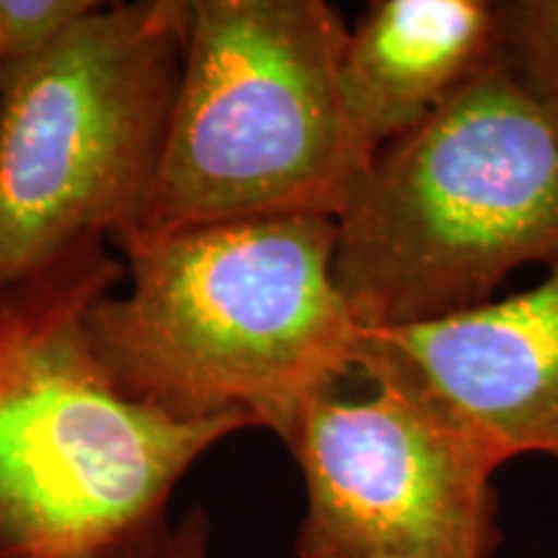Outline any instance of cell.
Masks as SVG:
<instances>
[{
	"label": "cell",
	"mask_w": 558,
	"mask_h": 558,
	"mask_svg": "<svg viewBox=\"0 0 558 558\" xmlns=\"http://www.w3.org/2000/svg\"><path fill=\"white\" fill-rule=\"evenodd\" d=\"M120 251L130 292L90 308L88 337L128 399L282 439L313 396L357 373L365 326L333 279V218L218 222Z\"/></svg>",
	"instance_id": "obj_1"
},
{
	"label": "cell",
	"mask_w": 558,
	"mask_h": 558,
	"mask_svg": "<svg viewBox=\"0 0 558 558\" xmlns=\"http://www.w3.org/2000/svg\"><path fill=\"white\" fill-rule=\"evenodd\" d=\"M122 271L96 241L0 290V558H166L179 481L254 427L169 416L114 386L88 313Z\"/></svg>",
	"instance_id": "obj_2"
},
{
	"label": "cell",
	"mask_w": 558,
	"mask_h": 558,
	"mask_svg": "<svg viewBox=\"0 0 558 558\" xmlns=\"http://www.w3.org/2000/svg\"><path fill=\"white\" fill-rule=\"evenodd\" d=\"M558 259V109L501 54L378 150L337 218L333 279L365 329L476 308Z\"/></svg>",
	"instance_id": "obj_3"
},
{
	"label": "cell",
	"mask_w": 558,
	"mask_h": 558,
	"mask_svg": "<svg viewBox=\"0 0 558 558\" xmlns=\"http://www.w3.org/2000/svg\"><path fill=\"white\" fill-rule=\"evenodd\" d=\"M347 34L326 0H190L169 130L128 241L288 215L337 220L369 163L341 104Z\"/></svg>",
	"instance_id": "obj_4"
},
{
	"label": "cell",
	"mask_w": 558,
	"mask_h": 558,
	"mask_svg": "<svg viewBox=\"0 0 558 558\" xmlns=\"http://www.w3.org/2000/svg\"><path fill=\"white\" fill-rule=\"evenodd\" d=\"M190 0L101 3L0 83V290L140 226L184 62Z\"/></svg>",
	"instance_id": "obj_5"
},
{
	"label": "cell",
	"mask_w": 558,
	"mask_h": 558,
	"mask_svg": "<svg viewBox=\"0 0 558 558\" xmlns=\"http://www.w3.org/2000/svg\"><path fill=\"white\" fill-rule=\"evenodd\" d=\"M362 378L369 393L324 390L282 435L305 486L295 556H497L501 458L414 388Z\"/></svg>",
	"instance_id": "obj_6"
},
{
	"label": "cell",
	"mask_w": 558,
	"mask_h": 558,
	"mask_svg": "<svg viewBox=\"0 0 558 558\" xmlns=\"http://www.w3.org/2000/svg\"><path fill=\"white\" fill-rule=\"evenodd\" d=\"M357 373L414 388L501 463L558 465V259L535 288L427 324L365 329Z\"/></svg>",
	"instance_id": "obj_7"
},
{
	"label": "cell",
	"mask_w": 558,
	"mask_h": 558,
	"mask_svg": "<svg viewBox=\"0 0 558 558\" xmlns=\"http://www.w3.org/2000/svg\"><path fill=\"white\" fill-rule=\"evenodd\" d=\"M499 58L488 0H375L349 29L339 90L349 128L373 160L416 130Z\"/></svg>",
	"instance_id": "obj_8"
},
{
	"label": "cell",
	"mask_w": 558,
	"mask_h": 558,
	"mask_svg": "<svg viewBox=\"0 0 558 558\" xmlns=\"http://www.w3.org/2000/svg\"><path fill=\"white\" fill-rule=\"evenodd\" d=\"M499 54L522 88L558 109V0H501Z\"/></svg>",
	"instance_id": "obj_9"
},
{
	"label": "cell",
	"mask_w": 558,
	"mask_h": 558,
	"mask_svg": "<svg viewBox=\"0 0 558 558\" xmlns=\"http://www.w3.org/2000/svg\"><path fill=\"white\" fill-rule=\"evenodd\" d=\"M99 0H0V83L34 65Z\"/></svg>",
	"instance_id": "obj_10"
},
{
	"label": "cell",
	"mask_w": 558,
	"mask_h": 558,
	"mask_svg": "<svg viewBox=\"0 0 558 558\" xmlns=\"http://www.w3.org/2000/svg\"><path fill=\"white\" fill-rule=\"evenodd\" d=\"M166 558H213V520L202 505L173 525L169 556Z\"/></svg>",
	"instance_id": "obj_11"
},
{
	"label": "cell",
	"mask_w": 558,
	"mask_h": 558,
	"mask_svg": "<svg viewBox=\"0 0 558 558\" xmlns=\"http://www.w3.org/2000/svg\"><path fill=\"white\" fill-rule=\"evenodd\" d=\"M295 558H388V556H295Z\"/></svg>",
	"instance_id": "obj_12"
}]
</instances>
